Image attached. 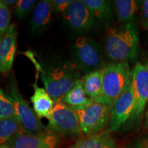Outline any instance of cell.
<instances>
[{
    "label": "cell",
    "instance_id": "cell-6",
    "mask_svg": "<svg viewBox=\"0 0 148 148\" xmlns=\"http://www.w3.org/2000/svg\"><path fill=\"white\" fill-rule=\"evenodd\" d=\"M75 111L82 132L90 136L101 132L109 123L111 106L93 101L91 104Z\"/></svg>",
    "mask_w": 148,
    "mask_h": 148
},
{
    "label": "cell",
    "instance_id": "cell-3",
    "mask_svg": "<svg viewBox=\"0 0 148 148\" xmlns=\"http://www.w3.org/2000/svg\"><path fill=\"white\" fill-rule=\"evenodd\" d=\"M71 61L79 71L85 75L102 69L105 64L101 45L87 36H79L69 45Z\"/></svg>",
    "mask_w": 148,
    "mask_h": 148
},
{
    "label": "cell",
    "instance_id": "cell-26",
    "mask_svg": "<svg viewBox=\"0 0 148 148\" xmlns=\"http://www.w3.org/2000/svg\"><path fill=\"white\" fill-rule=\"evenodd\" d=\"M127 148H148V139L142 138L136 140L135 143L130 145Z\"/></svg>",
    "mask_w": 148,
    "mask_h": 148
},
{
    "label": "cell",
    "instance_id": "cell-8",
    "mask_svg": "<svg viewBox=\"0 0 148 148\" xmlns=\"http://www.w3.org/2000/svg\"><path fill=\"white\" fill-rule=\"evenodd\" d=\"M131 83L134 95V109L131 119L140 121L148 101V62H137L131 71Z\"/></svg>",
    "mask_w": 148,
    "mask_h": 148
},
{
    "label": "cell",
    "instance_id": "cell-18",
    "mask_svg": "<svg viewBox=\"0 0 148 148\" xmlns=\"http://www.w3.org/2000/svg\"><path fill=\"white\" fill-rule=\"evenodd\" d=\"M108 130L86 136L77 140L70 148H116L115 140Z\"/></svg>",
    "mask_w": 148,
    "mask_h": 148
},
{
    "label": "cell",
    "instance_id": "cell-27",
    "mask_svg": "<svg viewBox=\"0 0 148 148\" xmlns=\"http://www.w3.org/2000/svg\"><path fill=\"white\" fill-rule=\"evenodd\" d=\"M2 2L8 7V5H15L17 1L16 0H2Z\"/></svg>",
    "mask_w": 148,
    "mask_h": 148
},
{
    "label": "cell",
    "instance_id": "cell-19",
    "mask_svg": "<svg viewBox=\"0 0 148 148\" xmlns=\"http://www.w3.org/2000/svg\"><path fill=\"white\" fill-rule=\"evenodd\" d=\"M81 80L86 95L95 101L100 95L102 89L103 69L86 74Z\"/></svg>",
    "mask_w": 148,
    "mask_h": 148
},
{
    "label": "cell",
    "instance_id": "cell-13",
    "mask_svg": "<svg viewBox=\"0 0 148 148\" xmlns=\"http://www.w3.org/2000/svg\"><path fill=\"white\" fill-rule=\"evenodd\" d=\"M38 75L37 73L36 80L32 85L34 92L30 97V100L32 103L33 110L36 116L39 119L45 118L49 119L56 103L45 88L38 86Z\"/></svg>",
    "mask_w": 148,
    "mask_h": 148
},
{
    "label": "cell",
    "instance_id": "cell-1",
    "mask_svg": "<svg viewBox=\"0 0 148 148\" xmlns=\"http://www.w3.org/2000/svg\"><path fill=\"white\" fill-rule=\"evenodd\" d=\"M44 88L56 103L80 78L79 71L71 60L64 58L40 60L36 64Z\"/></svg>",
    "mask_w": 148,
    "mask_h": 148
},
{
    "label": "cell",
    "instance_id": "cell-25",
    "mask_svg": "<svg viewBox=\"0 0 148 148\" xmlns=\"http://www.w3.org/2000/svg\"><path fill=\"white\" fill-rule=\"evenodd\" d=\"M140 8L142 27L144 29H148V0L142 1Z\"/></svg>",
    "mask_w": 148,
    "mask_h": 148
},
{
    "label": "cell",
    "instance_id": "cell-16",
    "mask_svg": "<svg viewBox=\"0 0 148 148\" xmlns=\"http://www.w3.org/2000/svg\"><path fill=\"white\" fill-rule=\"evenodd\" d=\"M60 100L74 110L82 109L93 102V101L86 95L81 79L76 81L73 87L66 92Z\"/></svg>",
    "mask_w": 148,
    "mask_h": 148
},
{
    "label": "cell",
    "instance_id": "cell-29",
    "mask_svg": "<svg viewBox=\"0 0 148 148\" xmlns=\"http://www.w3.org/2000/svg\"><path fill=\"white\" fill-rule=\"evenodd\" d=\"M0 148H10L7 144H3V145H0Z\"/></svg>",
    "mask_w": 148,
    "mask_h": 148
},
{
    "label": "cell",
    "instance_id": "cell-12",
    "mask_svg": "<svg viewBox=\"0 0 148 148\" xmlns=\"http://www.w3.org/2000/svg\"><path fill=\"white\" fill-rule=\"evenodd\" d=\"M17 29L14 24L10 25L0 40V72L6 73L12 68L16 51Z\"/></svg>",
    "mask_w": 148,
    "mask_h": 148
},
{
    "label": "cell",
    "instance_id": "cell-5",
    "mask_svg": "<svg viewBox=\"0 0 148 148\" xmlns=\"http://www.w3.org/2000/svg\"><path fill=\"white\" fill-rule=\"evenodd\" d=\"M10 97L19 130L27 134H38L48 132L28 103L24 99L15 80L12 79L5 92Z\"/></svg>",
    "mask_w": 148,
    "mask_h": 148
},
{
    "label": "cell",
    "instance_id": "cell-17",
    "mask_svg": "<svg viewBox=\"0 0 148 148\" xmlns=\"http://www.w3.org/2000/svg\"><path fill=\"white\" fill-rule=\"evenodd\" d=\"M114 14L120 25L134 21L135 15L140 7L142 1L115 0L112 1Z\"/></svg>",
    "mask_w": 148,
    "mask_h": 148
},
{
    "label": "cell",
    "instance_id": "cell-28",
    "mask_svg": "<svg viewBox=\"0 0 148 148\" xmlns=\"http://www.w3.org/2000/svg\"><path fill=\"white\" fill-rule=\"evenodd\" d=\"M145 125L148 126V110L145 114Z\"/></svg>",
    "mask_w": 148,
    "mask_h": 148
},
{
    "label": "cell",
    "instance_id": "cell-23",
    "mask_svg": "<svg viewBox=\"0 0 148 148\" xmlns=\"http://www.w3.org/2000/svg\"><path fill=\"white\" fill-rule=\"evenodd\" d=\"M10 12L8 7L0 1V40L10 27Z\"/></svg>",
    "mask_w": 148,
    "mask_h": 148
},
{
    "label": "cell",
    "instance_id": "cell-22",
    "mask_svg": "<svg viewBox=\"0 0 148 148\" xmlns=\"http://www.w3.org/2000/svg\"><path fill=\"white\" fill-rule=\"evenodd\" d=\"M35 0H18L14 6V14L19 19L28 15L36 4Z\"/></svg>",
    "mask_w": 148,
    "mask_h": 148
},
{
    "label": "cell",
    "instance_id": "cell-2",
    "mask_svg": "<svg viewBox=\"0 0 148 148\" xmlns=\"http://www.w3.org/2000/svg\"><path fill=\"white\" fill-rule=\"evenodd\" d=\"M139 36L134 21L110 27L104 41V54L110 63L129 62L136 58Z\"/></svg>",
    "mask_w": 148,
    "mask_h": 148
},
{
    "label": "cell",
    "instance_id": "cell-4",
    "mask_svg": "<svg viewBox=\"0 0 148 148\" xmlns=\"http://www.w3.org/2000/svg\"><path fill=\"white\" fill-rule=\"evenodd\" d=\"M131 83L129 62L106 64L103 68L102 89L95 102L112 107Z\"/></svg>",
    "mask_w": 148,
    "mask_h": 148
},
{
    "label": "cell",
    "instance_id": "cell-14",
    "mask_svg": "<svg viewBox=\"0 0 148 148\" xmlns=\"http://www.w3.org/2000/svg\"><path fill=\"white\" fill-rule=\"evenodd\" d=\"M96 22L103 27H110L114 21L112 1L108 0H82Z\"/></svg>",
    "mask_w": 148,
    "mask_h": 148
},
{
    "label": "cell",
    "instance_id": "cell-24",
    "mask_svg": "<svg viewBox=\"0 0 148 148\" xmlns=\"http://www.w3.org/2000/svg\"><path fill=\"white\" fill-rule=\"evenodd\" d=\"M74 0H51L52 11L55 13L63 14L68 10Z\"/></svg>",
    "mask_w": 148,
    "mask_h": 148
},
{
    "label": "cell",
    "instance_id": "cell-15",
    "mask_svg": "<svg viewBox=\"0 0 148 148\" xmlns=\"http://www.w3.org/2000/svg\"><path fill=\"white\" fill-rule=\"evenodd\" d=\"M51 0H42L35 5L29 21L30 32L34 34L45 31L50 25L52 16Z\"/></svg>",
    "mask_w": 148,
    "mask_h": 148
},
{
    "label": "cell",
    "instance_id": "cell-20",
    "mask_svg": "<svg viewBox=\"0 0 148 148\" xmlns=\"http://www.w3.org/2000/svg\"><path fill=\"white\" fill-rule=\"evenodd\" d=\"M19 130L15 117L0 120V145L8 143Z\"/></svg>",
    "mask_w": 148,
    "mask_h": 148
},
{
    "label": "cell",
    "instance_id": "cell-9",
    "mask_svg": "<svg viewBox=\"0 0 148 148\" xmlns=\"http://www.w3.org/2000/svg\"><path fill=\"white\" fill-rule=\"evenodd\" d=\"M63 16L69 28L81 36L91 32L97 23L82 0L73 1Z\"/></svg>",
    "mask_w": 148,
    "mask_h": 148
},
{
    "label": "cell",
    "instance_id": "cell-11",
    "mask_svg": "<svg viewBox=\"0 0 148 148\" xmlns=\"http://www.w3.org/2000/svg\"><path fill=\"white\" fill-rule=\"evenodd\" d=\"M58 138L53 133L27 134L18 131L7 143L10 148H54Z\"/></svg>",
    "mask_w": 148,
    "mask_h": 148
},
{
    "label": "cell",
    "instance_id": "cell-7",
    "mask_svg": "<svg viewBox=\"0 0 148 148\" xmlns=\"http://www.w3.org/2000/svg\"><path fill=\"white\" fill-rule=\"evenodd\" d=\"M49 121V128L64 135H79L82 132L77 113L63 101L55 103Z\"/></svg>",
    "mask_w": 148,
    "mask_h": 148
},
{
    "label": "cell",
    "instance_id": "cell-10",
    "mask_svg": "<svg viewBox=\"0 0 148 148\" xmlns=\"http://www.w3.org/2000/svg\"><path fill=\"white\" fill-rule=\"evenodd\" d=\"M134 109V95L132 83L111 107L108 131H117L131 117Z\"/></svg>",
    "mask_w": 148,
    "mask_h": 148
},
{
    "label": "cell",
    "instance_id": "cell-21",
    "mask_svg": "<svg viewBox=\"0 0 148 148\" xmlns=\"http://www.w3.org/2000/svg\"><path fill=\"white\" fill-rule=\"evenodd\" d=\"M15 117V112L10 97L0 88V120Z\"/></svg>",
    "mask_w": 148,
    "mask_h": 148
}]
</instances>
